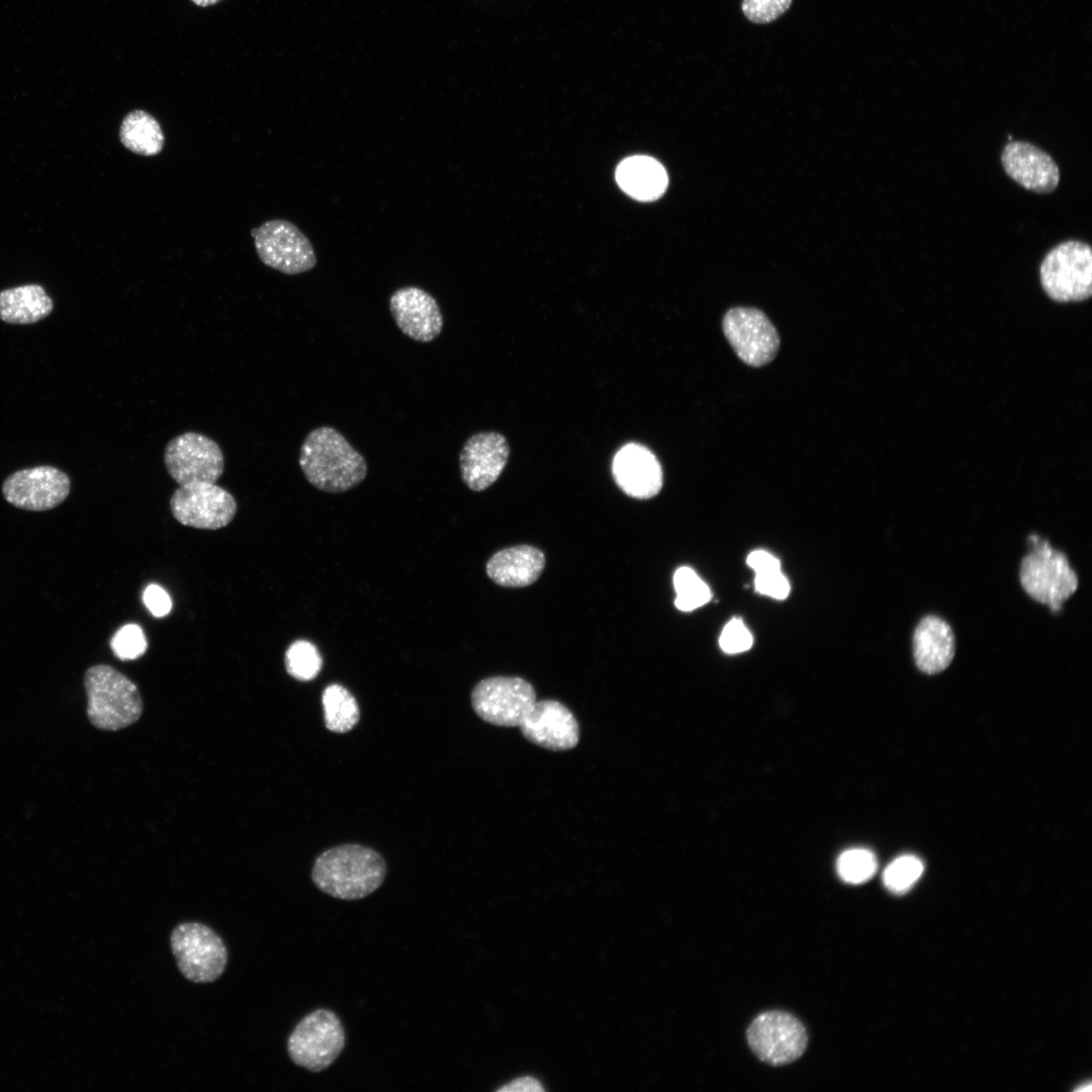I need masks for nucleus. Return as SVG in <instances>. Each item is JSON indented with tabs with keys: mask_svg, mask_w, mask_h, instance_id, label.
I'll return each instance as SVG.
<instances>
[{
	"mask_svg": "<svg viewBox=\"0 0 1092 1092\" xmlns=\"http://www.w3.org/2000/svg\"><path fill=\"white\" fill-rule=\"evenodd\" d=\"M299 466L307 481L320 490L339 493L362 482L367 463L335 428L323 426L305 437L299 451Z\"/></svg>",
	"mask_w": 1092,
	"mask_h": 1092,
	"instance_id": "nucleus-1",
	"label": "nucleus"
},
{
	"mask_svg": "<svg viewBox=\"0 0 1092 1092\" xmlns=\"http://www.w3.org/2000/svg\"><path fill=\"white\" fill-rule=\"evenodd\" d=\"M386 872L384 858L373 848L343 844L316 857L311 879L318 890L333 898L359 900L382 885Z\"/></svg>",
	"mask_w": 1092,
	"mask_h": 1092,
	"instance_id": "nucleus-2",
	"label": "nucleus"
},
{
	"mask_svg": "<svg viewBox=\"0 0 1092 1092\" xmlns=\"http://www.w3.org/2000/svg\"><path fill=\"white\" fill-rule=\"evenodd\" d=\"M84 686L88 698L87 716L96 728L116 731L141 717L143 701L136 686L110 665L89 667Z\"/></svg>",
	"mask_w": 1092,
	"mask_h": 1092,
	"instance_id": "nucleus-3",
	"label": "nucleus"
},
{
	"mask_svg": "<svg viewBox=\"0 0 1092 1092\" xmlns=\"http://www.w3.org/2000/svg\"><path fill=\"white\" fill-rule=\"evenodd\" d=\"M1021 560L1019 579L1024 592L1034 601L1059 611L1062 604L1073 596L1079 580L1067 556L1053 548L1049 542H1038Z\"/></svg>",
	"mask_w": 1092,
	"mask_h": 1092,
	"instance_id": "nucleus-4",
	"label": "nucleus"
},
{
	"mask_svg": "<svg viewBox=\"0 0 1092 1092\" xmlns=\"http://www.w3.org/2000/svg\"><path fill=\"white\" fill-rule=\"evenodd\" d=\"M1043 291L1057 302L1083 301L1092 294V250L1070 240L1054 247L1039 267Z\"/></svg>",
	"mask_w": 1092,
	"mask_h": 1092,
	"instance_id": "nucleus-5",
	"label": "nucleus"
},
{
	"mask_svg": "<svg viewBox=\"0 0 1092 1092\" xmlns=\"http://www.w3.org/2000/svg\"><path fill=\"white\" fill-rule=\"evenodd\" d=\"M345 1041V1029L338 1015L329 1009H317L296 1024L288 1037L287 1052L295 1065L321 1072L340 1056Z\"/></svg>",
	"mask_w": 1092,
	"mask_h": 1092,
	"instance_id": "nucleus-6",
	"label": "nucleus"
},
{
	"mask_svg": "<svg viewBox=\"0 0 1092 1092\" xmlns=\"http://www.w3.org/2000/svg\"><path fill=\"white\" fill-rule=\"evenodd\" d=\"M181 974L193 983H211L224 972L228 950L220 936L205 924L184 922L170 936Z\"/></svg>",
	"mask_w": 1092,
	"mask_h": 1092,
	"instance_id": "nucleus-7",
	"label": "nucleus"
},
{
	"mask_svg": "<svg viewBox=\"0 0 1092 1092\" xmlns=\"http://www.w3.org/2000/svg\"><path fill=\"white\" fill-rule=\"evenodd\" d=\"M259 259L268 267L286 275L311 270L316 265L314 249L308 238L292 222L274 218L252 230Z\"/></svg>",
	"mask_w": 1092,
	"mask_h": 1092,
	"instance_id": "nucleus-8",
	"label": "nucleus"
},
{
	"mask_svg": "<svg viewBox=\"0 0 1092 1092\" xmlns=\"http://www.w3.org/2000/svg\"><path fill=\"white\" fill-rule=\"evenodd\" d=\"M475 714L500 727H519L536 702L534 688L517 676H491L477 682L470 696Z\"/></svg>",
	"mask_w": 1092,
	"mask_h": 1092,
	"instance_id": "nucleus-9",
	"label": "nucleus"
},
{
	"mask_svg": "<svg viewBox=\"0 0 1092 1092\" xmlns=\"http://www.w3.org/2000/svg\"><path fill=\"white\" fill-rule=\"evenodd\" d=\"M746 1038L753 1054L771 1066L795 1062L804 1054L808 1043L803 1024L793 1015L782 1011L758 1015L749 1025Z\"/></svg>",
	"mask_w": 1092,
	"mask_h": 1092,
	"instance_id": "nucleus-10",
	"label": "nucleus"
},
{
	"mask_svg": "<svg viewBox=\"0 0 1092 1092\" xmlns=\"http://www.w3.org/2000/svg\"><path fill=\"white\" fill-rule=\"evenodd\" d=\"M169 475L179 484L215 483L224 468L218 444L197 432H185L169 441L164 453Z\"/></svg>",
	"mask_w": 1092,
	"mask_h": 1092,
	"instance_id": "nucleus-11",
	"label": "nucleus"
},
{
	"mask_svg": "<svg viewBox=\"0 0 1092 1092\" xmlns=\"http://www.w3.org/2000/svg\"><path fill=\"white\" fill-rule=\"evenodd\" d=\"M726 339L745 364L761 367L771 362L780 348L779 334L761 310L733 307L722 321Z\"/></svg>",
	"mask_w": 1092,
	"mask_h": 1092,
	"instance_id": "nucleus-12",
	"label": "nucleus"
},
{
	"mask_svg": "<svg viewBox=\"0 0 1092 1092\" xmlns=\"http://www.w3.org/2000/svg\"><path fill=\"white\" fill-rule=\"evenodd\" d=\"M170 508L174 518L184 526L216 530L233 521L237 502L215 483L194 482L180 485L173 492Z\"/></svg>",
	"mask_w": 1092,
	"mask_h": 1092,
	"instance_id": "nucleus-13",
	"label": "nucleus"
},
{
	"mask_svg": "<svg viewBox=\"0 0 1092 1092\" xmlns=\"http://www.w3.org/2000/svg\"><path fill=\"white\" fill-rule=\"evenodd\" d=\"M69 476L54 466L25 468L10 474L3 482L2 493L12 506L33 512L56 508L69 495Z\"/></svg>",
	"mask_w": 1092,
	"mask_h": 1092,
	"instance_id": "nucleus-14",
	"label": "nucleus"
},
{
	"mask_svg": "<svg viewBox=\"0 0 1092 1092\" xmlns=\"http://www.w3.org/2000/svg\"><path fill=\"white\" fill-rule=\"evenodd\" d=\"M509 456V443L500 433L486 431L471 435L459 454L463 482L473 491L488 488L502 474Z\"/></svg>",
	"mask_w": 1092,
	"mask_h": 1092,
	"instance_id": "nucleus-15",
	"label": "nucleus"
},
{
	"mask_svg": "<svg viewBox=\"0 0 1092 1092\" xmlns=\"http://www.w3.org/2000/svg\"><path fill=\"white\" fill-rule=\"evenodd\" d=\"M519 728L528 741L553 751L571 749L579 740L576 718L566 706L555 700L536 701Z\"/></svg>",
	"mask_w": 1092,
	"mask_h": 1092,
	"instance_id": "nucleus-16",
	"label": "nucleus"
},
{
	"mask_svg": "<svg viewBox=\"0 0 1092 1092\" xmlns=\"http://www.w3.org/2000/svg\"><path fill=\"white\" fill-rule=\"evenodd\" d=\"M389 310L398 329L410 339L429 343L443 329V314L435 297L418 286H403L389 297Z\"/></svg>",
	"mask_w": 1092,
	"mask_h": 1092,
	"instance_id": "nucleus-17",
	"label": "nucleus"
},
{
	"mask_svg": "<svg viewBox=\"0 0 1092 1092\" xmlns=\"http://www.w3.org/2000/svg\"><path fill=\"white\" fill-rule=\"evenodd\" d=\"M1001 163L1012 180L1036 193L1053 192L1060 182V169L1054 159L1027 142L1008 143L1002 151Z\"/></svg>",
	"mask_w": 1092,
	"mask_h": 1092,
	"instance_id": "nucleus-18",
	"label": "nucleus"
},
{
	"mask_svg": "<svg viewBox=\"0 0 1092 1092\" xmlns=\"http://www.w3.org/2000/svg\"><path fill=\"white\" fill-rule=\"evenodd\" d=\"M612 471L618 486L634 498H651L662 487L660 463L648 448L639 444L622 447L614 457Z\"/></svg>",
	"mask_w": 1092,
	"mask_h": 1092,
	"instance_id": "nucleus-19",
	"label": "nucleus"
},
{
	"mask_svg": "<svg viewBox=\"0 0 1092 1092\" xmlns=\"http://www.w3.org/2000/svg\"><path fill=\"white\" fill-rule=\"evenodd\" d=\"M912 648L915 664L920 671L927 674L941 672L954 657L953 631L942 618L927 615L914 629Z\"/></svg>",
	"mask_w": 1092,
	"mask_h": 1092,
	"instance_id": "nucleus-20",
	"label": "nucleus"
},
{
	"mask_svg": "<svg viewBox=\"0 0 1092 1092\" xmlns=\"http://www.w3.org/2000/svg\"><path fill=\"white\" fill-rule=\"evenodd\" d=\"M545 566V555L536 547L519 545L493 554L486 563V573L496 584L523 587L535 582Z\"/></svg>",
	"mask_w": 1092,
	"mask_h": 1092,
	"instance_id": "nucleus-21",
	"label": "nucleus"
},
{
	"mask_svg": "<svg viewBox=\"0 0 1092 1092\" xmlns=\"http://www.w3.org/2000/svg\"><path fill=\"white\" fill-rule=\"evenodd\" d=\"M616 180L623 191L641 201L657 199L668 184L664 167L648 156H633L623 160L617 168Z\"/></svg>",
	"mask_w": 1092,
	"mask_h": 1092,
	"instance_id": "nucleus-22",
	"label": "nucleus"
},
{
	"mask_svg": "<svg viewBox=\"0 0 1092 1092\" xmlns=\"http://www.w3.org/2000/svg\"><path fill=\"white\" fill-rule=\"evenodd\" d=\"M54 308L42 286L27 284L0 292V320L8 324L29 325L47 317Z\"/></svg>",
	"mask_w": 1092,
	"mask_h": 1092,
	"instance_id": "nucleus-23",
	"label": "nucleus"
},
{
	"mask_svg": "<svg viewBox=\"0 0 1092 1092\" xmlns=\"http://www.w3.org/2000/svg\"><path fill=\"white\" fill-rule=\"evenodd\" d=\"M119 141L130 152L152 157L163 151L165 135L159 121L151 113L134 109L121 120Z\"/></svg>",
	"mask_w": 1092,
	"mask_h": 1092,
	"instance_id": "nucleus-24",
	"label": "nucleus"
},
{
	"mask_svg": "<svg viewBox=\"0 0 1092 1092\" xmlns=\"http://www.w3.org/2000/svg\"><path fill=\"white\" fill-rule=\"evenodd\" d=\"M326 728L334 733L351 731L360 720V709L353 694L340 684L326 687L322 695Z\"/></svg>",
	"mask_w": 1092,
	"mask_h": 1092,
	"instance_id": "nucleus-25",
	"label": "nucleus"
},
{
	"mask_svg": "<svg viewBox=\"0 0 1092 1092\" xmlns=\"http://www.w3.org/2000/svg\"><path fill=\"white\" fill-rule=\"evenodd\" d=\"M675 607L682 612L698 609L711 600L709 586L699 577L694 569L681 566L673 574Z\"/></svg>",
	"mask_w": 1092,
	"mask_h": 1092,
	"instance_id": "nucleus-26",
	"label": "nucleus"
},
{
	"mask_svg": "<svg viewBox=\"0 0 1092 1092\" xmlns=\"http://www.w3.org/2000/svg\"><path fill=\"white\" fill-rule=\"evenodd\" d=\"M284 661L287 672L299 680L313 679L323 666L317 648L306 640L294 641L286 650Z\"/></svg>",
	"mask_w": 1092,
	"mask_h": 1092,
	"instance_id": "nucleus-27",
	"label": "nucleus"
},
{
	"mask_svg": "<svg viewBox=\"0 0 1092 1092\" xmlns=\"http://www.w3.org/2000/svg\"><path fill=\"white\" fill-rule=\"evenodd\" d=\"M875 854L863 848H852L842 852L836 862L839 877L849 884H860L870 880L877 871Z\"/></svg>",
	"mask_w": 1092,
	"mask_h": 1092,
	"instance_id": "nucleus-28",
	"label": "nucleus"
},
{
	"mask_svg": "<svg viewBox=\"0 0 1092 1092\" xmlns=\"http://www.w3.org/2000/svg\"><path fill=\"white\" fill-rule=\"evenodd\" d=\"M922 872V861L914 855L906 854L897 857L886 868L883 881L890 891L903 893L915 884Z\"/></svg>",
	"mask_w": 1092,
	"mask_h": 1092,
	"instance_id": "nucleus-29",
	"label": "nucleus"
},
{
	"mask_svg": "<svg viewBox=\"0 0 1092 1092\" xmlns=\"http://www.w3.org/2000/svg\"><path fill=\"white\" fill-rule=\"evenodd\" d=\"M110 646L120 660H133L147 650V639L143 629L135 624L120 627L112 636Z\"/></svg>",
	"mask_w": 1092,
	"mask_h": 1092,
	"instance_id": "nucleus-30",
	"label": "nucleus"
},
{
	"mask_svg": "<svg viewBox=\"0 0 1092 1092\" xmlns=\"http://www.w3.org/2000/svg\"><path fill=\"white\" fill-rule=\"evenodd\" d=\"M792 0H743L742 11L754 23H768L784 14Z\"/></svg>",
	"mask_w": 1092,
	"mask_h": 1092,
	"instance_id": "nucleus-31",
	"label": "nucleus"
},
{
	"mask_svg": "<svg viewBox=\"0 0 1092 1092\" xmlns=\"http://www.w3.org/2000/svg\"><path fill=\"white\" fill-rule=\"evenodd\" d=\"M753 643V637L742 620L734 618L723 628L719 644L721 649L729 654L740 653L748 650Z\"/></svg>",
	"mask_w": 1092,
	"mask_h": 1092,
	"instance_id": "nucleus-32",
	"label": "nucleus"
},
{
	"mask_svg": "<svg viewBox=\"0 0 1092 1092\" xmlns=\"http://www.w3.org/2000/svg\"><path fill=\"white\" fill-rule=\"evenodd\" d=\"M755 589L764 596L784 600L790 593V583L781 570L755 575Z\"/></svg>",
	"mask_w": 1092,
	"mask_h": 1092,
	"instance_id": "nucleus-33",
	"label": "nucleus"
},
{
	"mask_svg": "<svg viewBox=\"0 0 1092 1092\" xmlns=\"http://www.w3.org/2000/svg\"><path fill=\"white\" fill-rule=\"evenodd\" d=\"M143 600L148 610L155 617H164L172 609L170 596L157 584H150L146 587Z\"/></svg>",
	"mask_w": 1092,
	"mask_h": 1092,
	"instance_id": "nucleus-34",
	"label": "nucleus"
},
{
	"mask_svg": "<svg viewBox=\"0 0 1092 1092\" xmlns=\"http://www.w3.org/2000/svg\"><path fill=\"white\" fill-rule=\"evenodd\" d=\"M746 562L756 574L781 570L779 559L764 550L752 551L747 556Z\"/></svg>",
	"mask_w": 1092,
	"mask_h": 1092,
	"instance_id": "nucleus-35",
	"label": "nucleus"
},
{
	"mask_svg": "<svg viewBox=\"0 0 1092 1092\" xmlns=\"http://www.w3.org/2000/svg\"><path fill=\"white\" fill-rule=\"evenodd\" d=\"M543 1090L544 1089H543L541 1083L537 1079H535L533 1077H529V1076L517 1078L514 1081L508 1083L507 1085H505L504 1087H500L498 1089V1091H503V1092H515V1091H518V1092L519 1091L540 1092V1091H543Z\"/></svg>",
	"mask_w": 1092,
	"mask_h": 1092,
	"instance_id": "nucleus-36",
	"label": "nucleus"
},
{
	"mask_svg": "<svg viewBox=\"0 0 1092 1092\" xmlns=\"http://www.w3.org/2000/svg\"><path fill=\"white\" fill-rule=\"evenodd\" d=\"M191 1L194 4L198 5V6L206 7V6H210V5L215 4V3L219 2L220 0H191Z\"/></svg>",
	"mask_w": 1092,
	"mask_h": 1092,
	"instance_id": "nucleus-37",
	"label": "nucleus"
}]
</instances>
